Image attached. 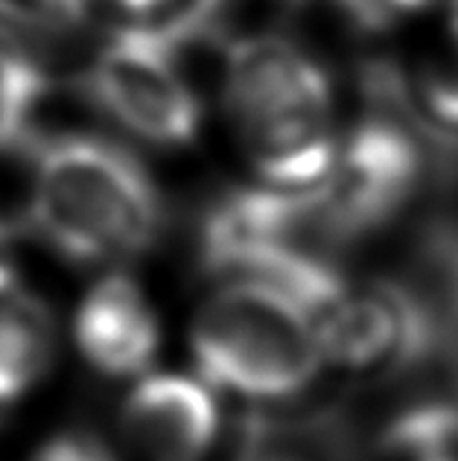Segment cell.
<instances>
[{
    "mask_svg": "<svg viewBox=\"0 0 458 461\" xmlns=\"http://www.w3.org/2000/svg\"><path fill=\"white\" fill-rule=\"evenodd\" d=\"M27 222L74 263L143 254L161 234L158 187L135 155L100 135H58L35 152Z\"/></svg>",
    "mask_w": 458,
    "mask_h": 461,
    "instance_id": "6da1fadb",
    "label": "cell"
},
{
    "mask_svg": "<svg viewBox=\"0 0 458 461\" xmlns=\"http://www.w3.org/2000/svg\"><path fill=\"white\" fill-rule=\"evenodd\" d=\"M220 432V409L199 380L147 377L123 403V435L143 461H202Z\"/></svg>",
    "mask_w": 458,
    "mask_h": 461,
    "instance_id": "8992f818",
    "label": "cell"
},
{
    "mask_svg": "<svg viewBox=\"0 0 458 461\" xmlns=\"http://www.w3.org/2000/svg\"><path fill=\"white\" fill-rule=\"evenodd\" d=\"M239 461H289V458L277 456L272 450H263V447L251 444V441H243V450H239Z\"/></svg>",
    "mask_w": 458,
    "mask_h": 461,
    "instance_id": "9a60e30c",
    "label": "cell"
},
{
    "mask_svg": "<svg viewBox=\"0 0 458 461\" xmlns=\"http://www.w3.org/2000/svg\"><path fill=\"white\" fill-rule=\"evenodd\" d=\"M32 461H114L112 450L94 435L65 432L58 438L47 441Z\"/></svg>",
    "mask_w": 458,
    "mask_h": 461,
    "instance_id": "7c38bea8",
    "label": "cell"
},
{
    "mask_svg": "<svg viewBox=\"0 0 458 461\" xmlns=\"http://www.w3.org/2000/svg\"><path fill=\"white\" fill-rule=\"evenodd\" d=\"M76 345L94 368L112 377H131L158 350V319L140 286L126 275H105L82 298Z\"/></svg>",
    "mask_w": 458,
    "mask_h": 461,
    "instance_id": "52a82bcc",
    "label": "cell"
},
{
    "mask_svg": "<svg viewBox=\"0 0 458 461\" xmlns=\"http://www.w3.org/2000/svg\"><path fill=\"white\" fill-rule=\"evenodd\" d=\"M88 0H0V18L23 30L67 32L85 21Z\"/></svg>",
    "mask_w": 458,
    "mask_h": 461,
    "instance_id": "8fae6325",
    "label": "cell"
},
{
    "mask_svg": "<svg viewBox=\"0 0 458 461\" xmlns=\"http://www.w3.org/2000/svg\"><path fill=\"white\" fill-rule=\"evenodd\" d=\"M108 4L117 6L120 12H126V15L143 18V15H152V12H158L161 6L170 4V0H108Z\"/></svg>",
    "mask_w": 458,
    "mask_h": 461,
    "instance_id": "5bb4252c",
    "label": "cell"
},
{
    "mask_svg": "<svg viewBox=\"0 0 458 461\" xmlns=\"http://www.w3.org/2000/svg\"><path fill=\"white\" fill-rule=\"evenodd\" d=\"M382 450L415 461H458V397L409 406L382 429Z\"/></svg>",
    "mask_w": 458,
    "mask_h": 461,
    "instance_id": "9c48e42d",
    "label": "cell"
},
{
    "mask_svg": "<svg viewBox=\"0 0 458 461\" xmlns=\"http://www.w3.org/2000/svg\"><path fill=\"white\" fill-rule=\"evenodd\" d=\"M193 354L216 385L246 397H289L324 366L316 327L283 293L228 277L193 319Z\"/></svg>",
    "mask_w": 458,
    "mask_h": 461,
    "instance_id": "3957f363",
    "label": "cell"
},
{
    "mask_svg": "<svg viewBox=\"0 0 458 461\" xmlns=\"http://www.w3.org/2000/svg\"><path fill=\"white\" fill-rule=\"evenodd\" d=\"M178 50L166 27H129L100 47L88 70L94 103L152 147H187L202 126L199 96Z\"/></svg>",
    "mask_w": 458,
    "mask_h": 461,
    "instance_id": "277c9868",
    "label": "cell"
},
{
    "mask_svg": "<svg viewBox=\"0 0 458 461\" xmlns=\"http://www.w3.org/2000/svg\"><path fill=\"white\" fill-rule=\"evenodd\" d=\"M438 0H380L382 9H394V12H420L436 6Z\"/></svg>",
    "mask_w": 458,
    "mask_h": 461,
    "instance_id": "2e32d148",
    "label": "cell"
},
{
    "mask_svg": "<svg viewBox=\"0 0 458 461\" xmlns=\"http://www.w3.org/2000/svg\"><path fill=\"white\" fill-rule=\"evenodd\" d=\"M56 357V324L47 304L0 263V406L32 392Z\"/></svg>",
    "mask_w": 458,
    "mask_h": 461,
    "instance_id": "ba28073f",
    "label": "cell"
},
{
    "mask_svg": "<svg viewBox=\"0 0 458 461\" xmlns=\"http://www.w3.org/2000/svg\"><path fill=\"white\" fill-rule=\"evenodd\" d=\"M222 103L263 187L298 193L330 176L342 140L333 85L301 47L274 35L228 50Z\"/></svg>",
    "mask_w": 458,
    "mask_h": 461,
    "instance_id": "7a4b0ae2",
    "label": "cell"
},
{
    "mask_svg": "<svg viewBox=\"0 0 458 461\" xmlns=\"http://www.w3.org/2000/svg\"><path fill=\"white\" fill-rule=\"evenodd\" d=\"M333 4H339L342 9L351 12L356 21H365V23H377L385 15L380 0H333Z\"/></svg>",
    "mask_w": 458,
    "mask_h": 461,
    "instance_id": "4fadbf2b",
    "label": "cell"
},
{
    "mask_svg": "<svg viewBox=\"0 0 458 461\" xmlns=\"http://www.w3.org/2000/svg\"><path fill=\"white\" fill-rule=\"evenodd\" d=\"M424 173L409 126L391 117H368L339 140L330 176L310 190L312 230L321 251L363 240L403 211Z\"/></svg>",
    "mask_w": 458,
    "mask_h": 461,
    "instance_id": "5b68a950",
    "label": "cell"
},
{
    "mask_svg": "<svg viewBox=\"0 0 458 461\" xmlns=\"http://www.w3.org/2000/svg\"><path fill=\"white\" fill-rule=\"evenodd\" d=\"M44 96V74L27 53L0 35V149L12 147Z\"/></svg>",
    "mask_w": 458,
    "mask_h": 461,
    "instance_id": "30bf717a",
    "label": "cell"
}]
</instances>
